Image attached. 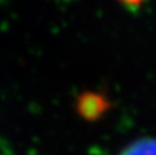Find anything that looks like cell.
<instances>
[{
    "mask_svg": "<svg viewBox=\"0 0 156 155\" xmlns=\"http://www.w3.org/2000/svg\"><path fill=\"white\" fill-rule=\"evenodd\" d=\"M80 110L83 114V117L90 118V117H97L100 113L105 110V103L101 100L99 96H86L80 102Z\"/></svg>",
    "mask_w": 156,
    "mask_h": 155,
    "instance_id": "cell-2",
    "label": "cell"
},
{
    "mask_svg": "<svg viewBox=\"0 0 156 155\" xmlns=\"http://www.w3.org/2000/svg\"><path fill=\"white\" fill-rule=\"evenodd\" d=\"M119 155H156V139L141 137L129 143Z\"/></svg>",
    "mask_w": 156,
    "mask_h": 155,
    "instance_id": "cell-1",
    "label": "cell"
}]
</instances>
